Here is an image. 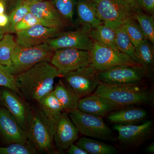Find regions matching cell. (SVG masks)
I'll return each mask as SVG.
<instances>
[{
    "label": "cell",
    "instance_id": "6da1fadb",
    "mask_svg": "<svg viewBox=\"0 0 154 154\" xmlns=\"http://www.w3.org/2000/svg\"><path fill=\"white\" fill-rule=\"evenodd\" d=\"M15 76L20 94L37 102L52 92L56 78L62 76L48 61L39 63Z\"/></svg>",
    "mask_w": 154,
    "mask_h": 154
},
{
    "label": "cell",
    "instance_id": "7a4b0ae2",
    "mask_svg": "<svg viewBox=\"0 0 154 154\" xmlns=\"http://www.w3.org/2000/svg\"><path fill=\"white\" fill-rule=\"evenodd\" d=\"M95 91V95L106 98L123 107L154 104L153 93L137 84L100 83Z\"/></svg>",
    "mask_w": 154,
    "mask_h": 154
},
{
    "label": "cell",
    "instance_id": "3957f363",
    "mask_svg": "<svg viewBox=\"0 0 154 154\" xmlns=\"http://www.w3.org/2000/svg\"><path fill=\"white\" fill-rule=\"evenodd\" d=\"M55 129L39 108L29 106L26 133L28 140L38 152H52Z\"/></svg>",
    "mask_w": 154,
    "mask_h": 154
},
{
    "label": "cell",
    "instance_id": "277c9868",
    "mask_svg": "<svg viewBox=\"0 0 154 154\" xmlns=\"http://www.w3.org/2000/svg\"><path fill=\"white\" fill-rule=\"evenodd\" d=\"M54 51L46 43L33 46L17 45L12 53L11 66L8 69L16 75L43 61H50Z\"/></svg>",
    "mask_w": 154,
    "mask_h": 154
},
{
    "label": "cell",
    "instance_id": "5b68a950",
    "mask_svg": "<svg viewBox=\"0 0 154 154\" xmlns=\"http://www.w3.org/2000/svg\"><path fill=\"white\" fill-rule=\"evenodd\" d=\"M90 52L91 65L97 72L117 66H140L119 50L97 42H94Z\"/></svg>",
    "mask_w": 154,
    "mask_h": 154
},
{
    "label": "cell",
    "instance_id": "8992f818",
    "mask_svg": "<svg viewBox=\"0 0 154 154\" xmlns=\"http://www.w3.org/2000/svg\"><path fill=\"white\" fill-rule=\"evenodd\" d=\"M102 22L113 29L133 18L134 13L123 0H89Z\"/></svg>",
    "mask_w": 154,
    "mask_h": 154
},
{
    "label": "cell",
    "instance_id": "52a82bcc",
    "mask_svg": "<svg viewBox=\"0 0 154 154\" xmlns=\"http://www.w3.org/2000/svg\"><path fill=\"white\" fill-rule=\"evenodd\" d=\"M69 116L82 134L102 140H112L113 134L102 117L83 113L79 109L70 112Z\"/></svg>",
    "mask_w": 154,
    "mask_h": 154
},
{
    "label": "cell",
    "instance_id": "ba28073f",
    "mask_svg": "<svg viewBox=\"0 0 154 154\" xmlns=\"http://www.w3.org/2000/svg\"><path fill=\"white\" fill-rule=\"evenodd\" d=\"M50 62L63 77L70 72L90 65L91 52L75 48H60L54 51Z\"/></svg>",
    "mask_w": 154,
    "mask_h": 154
},
{
    "label": "cell",
    "instance_id": "9c48e42d",
    "mask_svg": "<svg viewBox=\"0 0 154 154\" xmlns=\"http://www.w3.org/2000/svg\"><path fill=\"white\" fill-rule=\"evenodd\" d=\"M63 77L67 85L80 99L93 93L100 83L97 72L91 65L70 72Z\"/></svg>",
    "mask_w": 154,
    "mask_h": 154
},
{
    "label": "cell",
    "instance_id": "30bf717a",
    "mask_svg": "<svg viewBox=\"0 0 154 154\" xmlns=\"http://www.w3.org/2000/svg\"><path fill=\"white\" fill-rule=\"evenodd\" d=\"M146 74L141 66L120 65L97 72V77L100 83L105 84H138Z\"/></svg>",
    "mask_w": 154,
    "mask_h": 154
},
{
    "label": "cell",
    "instance_id": "8fae6325",
    "mask_svg": "<svg viewBox=\"0 0 154 154\" xmlns=\"http://www.w3.org/2000/svg\"><path fill=\"white\" fill-rule=\"evenodd\" d=\"M91 28L83 26L82 28L74 31L61 33L59 35L46 42L54 51L64 48H75L90 51L94 45V41L89 34Z\"/></svg>",
    "mask_w": 154,
    "mask_h": 154
},
{
    "label": "cell",
    "instance_id": "7c38bea8",
    "mask_svg": "<svg viewBox=\"0 0 154 154\" xmlns=\"http://www.w3.org/2000/svg\"><path fill=\"white\" fill-rule=\"evenodd\" d=\"M153 122L148 120L142 124H115L113 129L118 133V139L122 143L128 146H137L143 142L152 132Z\"/></svg>",
    "mask_w": 154,
    "mask_h": 154
},
{
    "label": "cell",
    "instance_id": "4fadbf2b",
    "mask_svg": "<svg viewBox=\"0 0 154 154\" xmlns=\"http://www.w3.org/2000/svg\"><path fill=\"white\" fill-rule=\"evenodd\" d=\"M61 33V29L48 28L41 24H37L17 32L16 42L21 46H35L46 43Z\"/></svg>",
    "mask_w": 154,
    "mask_h": 154
},
{
    "label": "cell",
    "instance_id": "5bb4252c",
    "mask_svg": "<svg viewBox=\"0 0 154 154\" xmlns=\"http://www.w3.org/2000/svg\"><path fill=\"white\" fill-rule=\"evenodd\" d=\"M30 12L39 20L42 25L48 28L63 29L65 22L51 0L29 2Z\"/></svg>",
    "mask_w": 154,
    "mask_h": 154
},
{
    "label": "cell",
    "instance_id": "9a60e30c",
    "mask_svg": "<svg viewBox=\"0 0 154 154\" xmlns=\"http://www.w3.org/2000/svg\"><path fill=\"white\" fill-rule=\"evenodd\" d=\"M0 134L9 143L28 142L27 133L5 107L0 106Z\"/></svg>",
    "mask_w": 154,
    "mask_h": 154
},
{
    "label": "cell",
    "instance_id": "2e32d148",
    "mask_svg": "<svg viewBox=\"0 0 154 154\" xmlns=\"http://www.w3.org/2000/svg\"><path fill=\"white\" fill-rule=\"evenodd\" d=\"M79 131L68 113L63 112L56 125L54 142L60 151L67 149L79 137Z\"/></svg>",
    "mask_w": 154,
    "mask_h": 154
},
{
    "label": "cell",
    "instance_id": "e0dca14e",
    "mask_svg": "<svg viewBox=\"0 0 154 154\" xmlns=\"http://www.w3.org/2000/svg\"><path fill=\"white\" fill-rule=\"evenodd\" d=\"M122 107H123L95 94L80 99L78 106V109L83 113L101 117Z\"/></svg>",
    "mask_w": 154,
    "mask_h": 154
},
{
    "label": "cell",
    "instance_id": "ac0fdd59",
    "mask_svg": "<svg viewBox=\"0 0 154 154\" xmlns=\"http://www.w3.org/2000/svg\"><path fill=\"white\" fill-rule=\"evenodd\" d=\"M17 94L8 89H4L0 94V100L5 108L26 132L27 117L29 106L25 104Z\"/></svg>",
    "mask_w": 154,
    "mask_h": 154
},
{
    "label": "cell",
    "instance_id": "d6986e66",
    "mask_svg": "<svg viewBox=\"0 0 154 154\" xmlns=\"http://www.w3.org/2000/svg\"><path fill=\"white\" fill-rule=\"evenodd\" d=\"M107 119L115 124H134L143 120L147 115L146 110L132 106L122 107L110 112Z\"/></svg>",
    "mask_w": 154,
    "mask_h": 154
},
{
    "label": "cell",
    "instance_id": "ffe728a7",
    "mask_svg": "<svg viewBox=\"0 0 154 154\" xmlns=\"http://www.w3.org/2000/svg\"><path fill=\"white\" fill-rule=\"evenodd\" d=\"M52 92L60 103L63 112L68 113L78 109L80 99L66 84L59 81Z\"/></svg>",
    "mask_w": 154,
    "mask_h": 154
},
{
    "label": "cell",
    "instance_id": "44dd1931",
    "mask_svg": "<svg viewBox=\"0 0 154 154\" xmlns=\"http://www.w3.org/2000/svg\"><path fill=\"white\" fill-rule=\"evenodd\" d=\"M37 102L38 108L50 123L55 128L58 120L63 112L60 103L52 91Z\"/></svg>",
    "mask_w": 154,
    "mask_h": 154
},
{
    "label": "cell",
    "instance_id": "7402d4cb",
    "mask_svg": "<svg viewBox=\"0 0 154 154\" xmlns=\"http://www.w3.org/2000/svg\"><path fill=\"white\" fill-rule=\"evenodd\" d=\"M77 12L80 22L83 26L94 28L102 22L89 0H79L77 4Z\"/></svg>",
    "mask_w": 154,
    "mask_h": 154
},
{
    "label": "cell",
    "instance_id": "603a6c76",
    "mask_svg": "<svg viewBox=\"0 0 154 154\" xmlns=\"http://www.w3.org/2000/svg\"><path fill=\"white\" fill-rule=\"evenodd\" d=\"M89 34L94 42L118 49L116 44L115 29L106 23L103 22L91 28Z\"/></svg>",
    "mask_w": 154,
    "mask_h": 154
},
{
    "label": "cell",
    "instance_id": "cb8c5ba5",
    "mask_svg": "<svg viewBox=\"0 0 154 154\" xmlns=\"http://www.w3.org/2000/svg\"><path fill=\"white\" fill-rule=\"evenodd\" d=\"M76 144L85 150L88 154L118 153V151L113 146L90 138H81Z\"/></svg>",
    "mask_w": 154,
    "mask_h": 154
},
{
    "label": "cell",
    "instance_id": "d4e9b609",
    "mask_svg": "<svg viewBox=\"0 0 154 154\" xmlns=\"http://www.w3.org/2000/svg\"><path fill=\"white\" fill-rule=\"evenodd\" d=\"M115 30V42L117 48L140 65L136 54L135 48L122 25L117 27Z\"/></svg>",
    "mask_w": 154,
    "mask_h": 154
},
{
    "label": "cell",
    "instance_id": "484cf974",
    "mask_svg": "<svg viewBox=\"0 0 154 154\" xmlns=\"http://www.w3.org/2000/svg\"><path fill=\"white\" fill-rule=\"evenodd\" d=\"M150 42L145 39L135 47L136 54L140 65L149 75L153 66L154 53Z\"/></svg>",
    "mask_w": 154,
    "mask_h": 154
},
{
    "label": "cell",
    "instance_id": "4316f807",
    "mask_svg": "<svg viewBox=\"0 0 154 154\" xmlns=\"http://www.w3.org/2000/svg\"><path fill=\"white\" fill-rule=\"evenodd\" d=\"M29 12V2L25 0H17L14 8L9 16V23L5 29V31L14 33L16 25Z\"/></svg>",
    "mask_w": 154,
    "mask_h": 154
},
{
    "label": "cell",
    "instance_id": "83f0119b",
    "mask_svg": "<svg viewBox=\"0 0 154 154\" xmlns=\"http://www.w3.org/2000/svg\"><path fill=\"white\" fill-rule=\"evenodd\" d=\"M14 36L11 34H5L0 40V65L8 69L11 66L12 53L17 45Z\"/></svg>",
    "mask_w": 154,
    "mask_h": 154
},
{
    "label": "cell",
    "instance_id": "f1b7e54d",
    "mask_svg": "<svg viewBox=\"0 0 154 154\" xmlns=\"http://www.w3.org/2000/svg\"><path fill=\"white\" fill-rule=\"evenodd\" d=\"M133 18L139 23L146 39L154 44V22L152 17L140 12L134 14Z\"/></svg>",
    "mask_w": 154,
    "mask_h": 154
},
{
    "label": "cell",
    "instance_id": "f546056e",
    "mask_svg": "<svg viewBox=\"0 0 154 154\" xmlns=\"http://www.w3.org/2000/svg\"><path fill=\"white\" fill-rule=\"evenodd\" d=\"M122 25L135 48L145 39L139 25L133 18L127 19Z\"/></svg>",
    "mask_w": 154,
    "mask_h": 154
},
{
    "label": "cell",
    "instance_id": "4dcf8cb0",
    "mask_svg": "<svg viewBox=\"0 0 154 154\" xmlns=\"http://www.w3.org/2000/svg\"><path fill=\"white\" fill-rule=\"evenodd\" d=\"M38 152L29 141L25 143H13L7 147H0V154H35Z\"/></svg>",
    "mask_w": 154,
    "mask_h": 154
},
{
    "label": "cell",
    "instance_id": "1f68e13d",
    "mask_svg": "<svg viewBox=\"0 0 154 154\" xmlns=\"http://www.w3.org/2000/svg\"><path fill=\"white\" fill-rule=\"evenodd\" d=\"M56 9L62 17L72 21L75 14L74 0H51Z\"/></svg>",
    "mask_w": 154,
    "mask_h": 154
},
{
    "label": "cell",
    "instance_id": "d6a6232c",
    "mask_svg": "<svg viewBox=\"0 0 154 154\" xmlns=\"http://www.w3.org/2000/svg\"><path fill=\"white\" fill-rule=\"evenodd\" d=\"M0 86L20 94L17 86L15 76L12 74L5 67L0 65Z\"/></svg>",
    "mask_w": 154,
    "mask_h": 154
},
{
    "label": "cell",
    "instance_id": "836d02e7",
    "mask_svg": "<svg viewBox=\"0 0 154 154\" xmlns=\"http://www.w3.org/2000/svg\"><path fill=\"white\" fill-rule=\"evenodd\" d=\"M37 24H41V22L35 16L29 12L16 25L14 33H17L26 30Z\"/></svg>",
    "mask_w": 154,
    "mask_h": 154
},
{
    "label": "cell",
    "instance_id": "e575fe53",
    "mask_svg": "<svg viewBox=\"0 0 154 154\" xmlns=\"http://www.w3.org/2000/svg\"><path fill=\"white\" fill-rule=\"evenodd\" d=\"M141 8L149 13H152L154 10V0H138Z\"/></svg>",
    "mask_w": 154,
    "mask_h": 154
},
{
    "label": "cell",
    "instance_id": "d590c367",
    "mask_svg": "<svg viewBox=\"0 0 154 154\" xmlns=\"http://www.w3.org/2000/svg\"><path fill=\"white\" fill-rule=\"evenodd\" d=\"M67 153L69 154H88L87 152L77 145L72 144L67 149Z\"/></svg>",
    "mask_w": 154,
    "mask_h": 154
},
{
    "label": "cell",
    "instance_id": "8d00e7d4",
    "mask_svg": "<svg viewBox=\"0 0 154 154\" xmlns=\"http://www.w3.org/2000/svg\"><path fill=\"white\" fill-rule=\"evenodd\" d=\"M130 7L133 12L135 13L142 12L141 8L139 4L138 0H123Z\"/></svg>",
    "mask_w": 154,
    "mask_h": 154
},
{
    "label": "cell",
    "instance_id": "74e56055",
    "mask_svg": "<svg viewBox=\"0 0 154 154\" xmlns=\"http://www.w3.org/2000/svg\"><path fill=\"white\" fill-rule=\"evenodd\" d=\"M9 21V16L8 15L5 14L0 15V28H6L8 24Z\"/></svg>",
    "mask_w": 154,
    "mask_h": 154
},
{
    "label": "cell",
    "instance_id": "f35d334b",
    "mask_svg": "<svg viewBox=\"0 0 154 154\" xmlns=\"http://www.w3.org/2000/svg\"><path fill=\"white\" fill-rule=\"evenodd\" d=\"M5 3L2 0H0V15L5 14Z\"/></svg>",
    "mask_w": 154,
    "mask_h": 154
},
{
    "label": "cell",
    "instance_id": "ab89813d",
    "mask_svg": "<svg viewBox=\"0 0 154 154\" xmlns=\"http://www.w3.org/2000/svg\"><path fill=\"white\" fill-rule=\"evenodd\" d=\"M146 151L150 153L153 154L154 153V143H152L147 146L146 148Z\"/></svg>",
    "mask_w": 154,
    "mask_h": 154
},
{
    "label": "cell",
    "instance_id": "60d3db41",
    "mask_svg": "<svg viewBox=\"0 0 154 154\" xmlns=\"http://www.w3.org/2000/svg\"><path fill=\"white\" fill-rule=\"evenodd\" d=\"M5 30L4 28H0V40L3 38L5 35Z\"/></svg>",
    "mask_w": 154,
    "mask_h": 154
},
{
    "label": "cell",
    "instance_id": "b9f144b4",
    "mask_svg": "<svg viewBox=\"0 0 154 154\" xmlns=\"http://www.w3.org/2000/svg\"><path fill=\"white\" fill-rule=\"evenodd\" d=\"M25 1L29 2H41V1H48V0H25Z\"/></svg>",
    "mask_w": 154,
    "mask_h": 154
},
{
    "label": "cell",
    "instance_id": "7bdbcfd3",
    "mask_svg": "<svg viewBox=\"0 0 154 154\" xmlns=\"http://www.w3.org/2000/svg\"><path fill=\"white\" fill-rule=\"evenodd\" d=\"M5 3V2H14L16 0H2Z\"/></svg>",
    "mask_w": 154,
    "mask_h": 154
}]
</instances>
